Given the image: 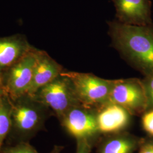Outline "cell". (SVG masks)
I'll list each match as a JSON object with an SVG mask.
<instances>
[{"instance_id":"6da1fadb","label":"cell","mask_w":153,"mask_h":153,"mask_svg":"<svg viewBox=\"0 0 153 153\" xmlns=\"http://www.w3.org/2000/svg\"><path fill=\"white\" fill-rule=\"evenodd\" d=\"M112 45L143 76L153 73V24L135 26L108 22Z\"/></svg>"},{"instance_id":"7a4b0ae2","label":"cell","mask_w":153,"mask_h":153,"mask_svg":"<svg viewBox=\"0 0 153 153\" xmlns=\"http://www.w3.org/2000/svg\"><path fill=\"white\" fill-rule=\"evenodd\" d=\"M11 100V129L8 141L29 142L39 131L44 130L47 120L54 115L48 107L28 94Z\"/></svg>"},{"instance_id":"3957f363","label":"cell","mask_w":153,"mask_h":153,"mask_svg":"<svg viewBox=\"0 0 153 153\" xmlns=\"http://www.w3.org/2000/svg\"><path fill=\"white\" fill-rule=\"evenodd\" d=\"M61 73L71 79L81 104L97 109L108 102L115 79H106L91 73L65 70Z\"/></svg>"},{"instance_id":"277c9868","label":"cell","mask_w":153,"mask_h":153,"mask_svg":"<svg viewBox=\"0 0 153 153\" xmlns=\"http://www.w3.org/2000/svg\"><path fill=\"white\" fill-rule=\"evenodd\" d=\"M32 97L48 107L59 120L73 106L80 103L71 79L62 73Z\"/></svg>"},{"instance_id":"5b68a950","label":"cell","mask_w":153,"mask_h":153,"mask_svg":"<svg viewBox=\"0 0 153 153\" xmlns=\"http://www.w3.org/2000/svg\"><path fill=\"white\" fill-rule=\"evenodd\" d=\"M62 128L78 141H88L95 145L102 136L99 131L97 109L78 104L69 109L60 120Z\"/></svg>"},{"instance_id":"8992f818","label":"cell","mask_w":153,"mask_h":153,"mask_svg":"<svg viewBox=\"0 0 153 153\" xmlns=\"http://www.w3.org/2000/svg\"><path fill=\"white\" fill-rule=\"evenodd\" d=\"M36 50L33 48L0 75V87L12 100L27 94L33 79Z\"/></svg>"},{"instance_id":"52a82bcc","label":"cell","mask_w":153,"mask_h":153,"mask_svg":"<svg viewBox=\"0 0 153 153\" xmlns=\"http://www.w3.org/2000/svg\"><path fill=\"white\" fill-rule=\"evenodd\" d=\"M108 103L120 105L132 116H141L148 108L142 79L137 78L115 79Z\"/></svg>"},{"instance_id":"ba28073f","label":"cell","mask_w":153,"mask_h":153,"mask_svg":"<svg viewBox=\"0 0 153 153\" xmlns=\"http://www.w3.org/2000/svg\"><path fill=\"white\" fill-rule=\"evenodd\" d=\"M116 9V20L135 26L153 24L152 2L150 0H112Z\"/></svg>"},{"instance_id":"9c48e42d","label":"cell","mask_w":153,"mask_h":153,"mask_svg":"<svg viewBox=\"0 0 153 153\" xmlns=\"http://www.w3.org/2000/svg\"><path fill=\"white\" fill-rule=\"evenodd\" d=\"M133 116L117 104L107 103L97 109L99 131L102 135L126 131L130 126Z\"/></svg>"},{"instance_id":"30bf717a","label":"cell","mask_w":153,"mask_h":153,"mask_svg":"<svg viewBox=\"0 0 153 153\" xmlns=\"http://www.w3.org/2000/svg\"><path fill=\"white\" fill-rule=\"evenodd\" d=\"M64 70L63 67L46 52L37 49L33 79L28 94L33 95L39 89L53 81Z\"/></svg>"},{"instance_id":"8fae6325","label":"cell","mask_w":153,"mask_h":153,"mask_svg":"<svg viewBox=\"0 0 153 153\" xmlns=\"http://www.w3.org/2000/svg\"><path fill=\"white\" fill-rule=\"evenodd\" d=\"M33 48L22 35L0 38V75L21 60Z\"/></svg>"},{"instance_id":"7c38bea8","label":"cell","mask_w":153,"mask_h":153,"mask_svg":"<svg viewBox=\"0 0 153 153\" xmlns=\"http://www.w3.org/2000/svg\"><path fill=\"white\" fill-rule=\"evenodd\" d=\"M142 138L126 131L103 135L97 143V153H134Z\"/></svg>"},{"instance_id":"4fadbf2b","label":"cell","mask_w":153,"mask_h":153,"mask_svg":"<svg viewBox=\"0 0 153 153\" xmlns=\"http://www.w3.org/2000/svg\"><path fill=\"white\" fill-rule=\"evenodd\" d=\"M11 108V99L6 94L0 102V153L10 131Z\"/></svg>"},{"instance_id":"5bb4252c","label":"cell","mask_w":153,"mask_h":153,"mask_svg":"<svg viewBox=\"0 0 153 153\" xmlns=\"http://www.w3.org/2000/svg\"><path fill=\"white\" fill-rule=\"evenodd\" d=\"M64 147L60 145H55L49 153H60ZM1 153H39L31 146L29 142L16 143L14 145L4 146Z\"/></svg>"},{"instance_id":"9a60e30c","label":"cell","mask_w":153,"mask_h":153,"mask_svg":"<svg viewBox=\"0 0 153 153\" xmlns=\"http://www.w3.org/2000/svg\"><path fill=\"white\" fill-rule=\"evenodd\" d=\"M142 82L147 98V110L153 109V73L144 76Z\"/></svg>"},{"instance_id":"2e32d148","label":"cell","mask_w":153,"mask_h":153,"mask_svg":"<svg viewBox=\"0 0 153 153\" xmlns=\"http://www.w3.org/2000/svg\"><path fill=\"white\" fill-rule=\"evenodd\" d=\"M141 117L143 130L148 134V136L153 137V109L146 110Z\"/></svg>"},{"instance_id":"e0dca14e","label":"cell","mask_w":153,"mask_h":153,"mask_svg":"<svg viewBox=\"0 0 153 153\" xmlns=\"http://www.w3.org/2000/svg\"><path fill=\"white\" fill-rule=\"evenodd\" d=\"M138 151V153H153V137L143 138Z\"/></svg>"},{"instance_id":"ac0fdd59","label":"cell","mask_w":153,"mask_h":153,"mask_svg":"<svg viewBox=\"0 0 153 153\" xmlns=\"http://www.w3.org/2000/svg\"><path fill=\"white\" fill-rule=\"evenodd\" d=\"M94 145L95 144L88 141H76V153H91Z\"/></svg>"},{"instance_id":"d6986e66","label":"cell","mask_w":153,"mask_h":153,"mask_svg":"<svg viewBox=\"0 0 153 153\" xmlns=\"http://www.w3.org/2000/svg\"><path fill=\"white\" fill-rule=\"evenodd\" d=\"M5 95L6 93L4 91V90L0 87V102L2 100V99L4 97V96Z\"/></svg>"}]
</instances>
